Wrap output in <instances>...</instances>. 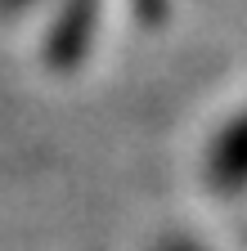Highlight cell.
Listing matches in <instances>:
<instances>
[{
  "label": "cell",
  "mask_w": 247,
  "mask_h": 251,
  "mask_svg": "<svg viewBox=\"0 0 247 251\" xmlns=\"http://www.w3.org/2000/svg\"><path fill=\"white\" fill-rule=\"evenodd\" d=\"M95 9H99V0H68V5H63L58 27H54V41H50L54 68H72V58L85 50V36H90V23H95Z\"/></svg>",
  "instance_id": "6da1fadb"
},
{
  "label": "cell",
  "mask_w": 247,
  "mask_h": 251,
  "mask_svg": "<svg viewBox=\"0 0 247 251\" xmlns=\"http://www.w3.org/2000/svg\"><path fill=\"white\" fill-rule=\"evenodd\" d=\"M211 175L220 184H243L247 179V117H238L229 126V135L220 139V148L211 157Z\"/></svg>",
  "instance_id": "7a4b0ae2"
},
{
  "label": "cell",
  "mask_w": 247,
  "mask_h": 251,
  "mask_svg": "<svg viewBox=\"0 0 247 251\" xmlns=\"http://www.w3.org/2000/svg\"><path fill=\"white\" fill-rule=\"evenodd\" d=\"M18 5H27V0H0V9H18Z\"/></svg>",
  "instance_id": "3957f363"
}]
</instances>
